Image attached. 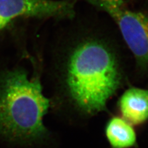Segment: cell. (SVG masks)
Here are the masks:
<instances>
[{
  "instance_id": "6da1fadb",
  "label": "cell",
  "mask_w": 148,
  "mask_h": 148,
  "mask_svg": "<svg viewBox=\"0 0 148 148\" xmlns=\"http://www.w3.org/2000/svg\"><path fill=\"white\" fill-rule=\"evenodd\" d=\"M49 75L50 109L64 123L78 127L107 111L109 101L129 81L119 46L96 34L65 40L53 54Z\"/></svg>"
},
{
  "instance_id": "7a4b0ae2",
  "label": "cell",
  "mask_w": 148,
  "mask_h": 148,
  "mask_svg": "<svg viewBox=\"0 0 148 148\" xmlns=\"http://www.w3.org/2000/svg\"><path fill=\"white\" fill-rule=\"evenodd\" d=\"M49 99L43 93L38 76L29 77L25 69L0 71V141L32 148L58 145L46 127Z\"/></svg>"
},
{
  "instance_id": "3957f363",
  "label": "cell",
  "mask_w": 148,
  "mask_h": 148,
  "mask_svg": "<svg viewBox=\"0 0 148 148\" xmlns=\"http://www.w3.org/2000/svg\"><path fill=\"white\" fill-rule=\"evenodd\" d=\"M134 61L133 73L138 79L148 78V16L123 8L110 13Z\"/></svg>"
},
{
  "instance_id": "277c9868",
  "label": "cell",
  "mask_w": 148,
  "mask_h": 148,
  "mask_svg": "<svg viewBox=\"0 0 148 148\" xmlns=\"http://www.w3.org/2000/svg\"><path fill=\"white\" fill-rule=\"evenodd\" d=\"M73 4L69 0H0V31L21 16L71 17Z\"/></svg>"
},
{
  "instance_id": "5b68a950",
  "label": "cell",
  "mask_w": 148,
  "mask_h": 148,
  "mask_svg": "<svg viewBox=\"0 0 148 148\" xmlns=\"http://www.w3.org/2000/svg\"><path fill=\"white\" fill-rule=\"evenodd\" d=\"M119 116L134 127L148 122V88L130 86L117 103Z\"/></svg>"
},
{
  "instance_id": "8992f818",
  "label": "cell",
  "mask_w": 148,
  "mask_h": 148,
  "mask_svg": "<svg viewBox=\"0 0 148 148\" xmlns=\"http://www.w3.org/2000/svg\"><path fill=\"white\" fill-rule=\"evenodd\" d=\"M104 135L110 148H134L138 146L134 126L119 115H112L108 120Z\"/></svg>"
},
{
  "instance_id": "52a82bcc",
  "label": "cell",
  "mask_w": 148,
  "mask_h": 148,
  "mask_svg": "<svg viewBox=\"0 0 148 148\" xmlns=\"http://www.w3.org/2000/svg\"><path fill=\"white\" fill-rule=\"evenodd\" d=\"M89 3L100 8L109 15L112 12L123 8L125 0H85Z\"/></svg>"
}]
</instances>
